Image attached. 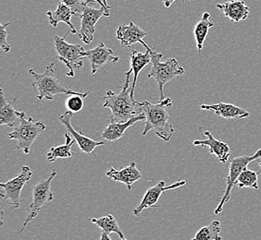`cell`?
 <instances>
[{
	"mask_svg": "<svg viewBox=\"0 0 261 240\" xmlns=\"http://www.w3.org/2000/svg\"><path fill=\"white\" fill-rule=\"evenodd\" d=\"M132 70L125 72V80L121 88V93L115 94L112 91H108L105 96L104 108L111 110V122L123 123L129 120L143 115L144 112L140 106V102L132 97V84H130Z\"/></svg>",
	"mask_w": 261,
	"mask_h": 240,
	"instance_id": "6da1fadb",
	"label": "cell"
},
{
	"mask_svg": "<svg viewBox=\"0 0 261 240\" xmlns=\"http://www.w3.org/2000/svg\"><path fill=\"white\" fill-rule=\"evenodd\" d=\"M140 106L146 115V124L143 135L146 136L151 130H155L158 137L166 142L170 141L174 133V128L169 122L170 114L168 109L172 106V99L166 97L156 105L148 101L140 102Z\"/></svg>",
	"mask_w": 261,
	"mask_h": 240,
	"instance_id": "7a4b0ae2",
	"label": "cell"
},
{
	"mask_svg": "<svg viewBox=\"0 0 261 240\" xmlns=\"http://www.w3.org/2000/svg\"><path fill=\"white\" fill-rule=\"evenodd\" d=\"M141 44L146 47V50L150 52L151 70L148 78H153L156 80L161 93V101L164 100L166 98L163 93L164 85L167 82L173 80L177 76L182 75L186 70L176 58H169L166 61H162V54L155 50L144 41Z\"/></svg>",
	"mask_w": 261,
	"mask_h": 240,
	"instance_id": "3957f363",
	"label": "cell"
},
{
	"mask_svg": "<svg viewBox=\"0 0 261 240\" xmlns=\"http://www.w3.org/2000/svg\"><path fill=\"white\" fill-rule=\"evenodd\" d=\"M31 76L34 78L33 85L35 87L38 95L37 99L39 101H52L56 95H83L84 93L74 92L67 88L61 80L56 77V68L54 63H51L46 67L45 71L42 74L35 72L34 69L29 70Z\"/></svg>",
	"mask_w": 261,
	"mask_h": 240,
	"instance_id": "277c9868",
	"label": "cell"
},
{
	"mask_svg": "<svg viewBox=\"0 0 261 240\" xmlns=\"http://www.w3.org/2000/svg\"><path fill=\"white\" fill-rule=\"evenodd\" d=\"M45 129L46 127L42 121H37L26 115L20 121V125L8 135V139L18 140V146L16 149L22 150L25 155H29L32 145Z\"/></svg>",
	"mask_w": 261,
	"mask_h": 240,
	"instance_id": "5b68a950",
	"label": "cell"
},
{
	"mask_svg": "<svg viewBox=\"0 0 261 240\" xmlns=\"http://www.w3.org/2000/svg\"><path fill=\"white\" fill-rule=\"evenodd\" d=\"M54 46L58 54V59L69 70L67 76L73 78L75 76V70H81L84 66L83 58L85 57L86 49L81 45L67 43L64 37L59 35L54 36Z\"/></svg>",
	"mask_w": 261,
	"mask_h": 240,
	"instance_id": "8992f818",
	"label": "cell"
},
{
	"mask_svg": "<svg viewBox=\"0 0 261 240\" xmlns=\"http://www.w3.org/2000/svg\"><path fill=\"white\" fill-rule=\"evenodd\" d=\"M58 175L57 170H53L52 174L47 179L41 180L39 183L34 186L33 188V201L29 206L28 215L26 217L23 225L21 227L19 235L25 230L27 225L35 219V217L40 213L43 207L54 200V193L51 190V183Z\"/></svg>",
	"mask_w": 261,
	"mask_h": 240,
	"instance_id": "52a82bcc",
	"label": "cell"
},
{
	"mask_svg": "<svg viewBox=\"0 0 261 240\" xmlns=\"http://www.w3.org/2000/svg\"><path fill=\"white\" fill-rule=\"evenodd\" d=\"M260 158L261 149H259L255 155H251V156L243 155V156H239V157H236V158L231 159L230 167H229V175L227 177L226 190L222 196L219 205L217 206V208L215 209V212H214L215 215H220L223 210V206L228 203V201L231 199V190L236 185V182H237L239 175H241L244 171L247 169V165L252 162L258 160Z\"/></svg>",
	"mask_w": 261,
	"mask_h": 240,
	"instance_id": "ba28073f",
	"label": "cell"
},
{
	"mask_svg": "<svg viewBox=\"0 0 261 240\" xmlns=\"http://www.w3.org/2000/svg\"><path fill=\"white\" fill-rule=\"evenodd\" d=\"M33 172L29 166H22L20 173L14 178L0 183L1 187V198L3 200H10L12 210L18 209L20 205V192L26 183L31 179Z\"/></svg>",
	"mask_w": 261,
	"mask_h": 240,
	"instance_id": "9c48e42d",
	"label": "cell"
},
{
	"mask_svg": "<svg viewBox=\"0 0 261 240\" xmlns=\"http://www.w3.org/2000/svg\"><path fill=\"white\" fill-rule=\"evenodd\" d=\"M88 4L86 5L81 14V30L78 34L81 40L86 45H89L94 39V34L96 32V24L100 20L101 17H110V10L100 7L99 9L94 8Z\"/></svg>",
	"mask_w": 261,
	"mask_h": 240,
	"instance_id": "30bf717a",
	"label": "cell"
},
{
	"mask_svg": "<svg viewBox=\"0 0 261 240\" xmlns=\"http://www.w3.org/2000/svg\"><path fill=\"white\" fill-rule=\"evenodd\" d=\"M186 184V180H180L178 182H176L174 184L170 186H166L165 181H160L154 187H151L148 190H146L145 195L143 197V199L140 201L139 205L136 207L133 214L136 216H139V215L149 208H161V206L158 205L159 200L161 198L162 194H164L167 190H176L179 189L182 186Z\"/></svg>",
	"mask_w": 261,
	"mask_h": 240,
	"instance_id": "8fae6325",
	"label": "cell"
},
{
	"mask_svg": "<svg viewBox=\"0 0 261 240\" xmlns=\"http://www.w3.org/2000/svg\"><path fill=\"white\" fill-rule=\"evenodd\" d=\"M72 115H73V113H71L70 111H67L64 114L59 115V120L61 121V124L65 127L68 133H70V135L74 138V140L82 152L86 153L87 155H90L96 147L106 145L108 143L107 141H97V140H92L89 137H86L83 133L78 132L71 125L70 120H71Z\"/></svg>",
	"mask_w": 261,
	"mask_h": 240,
	"instance_id": "7c38bea8",
	"label": "cell"
},
{
	"mask_svg": "<svg viewBox=\"0 0 261 240\" xmlns=\"http://www.w3.org/2000/svg\"><path fill=\"white\" fill-rule=\"evenodd\" d=\"M86 56L90 62L92 74H96V71L104 68L109 63L116 64L119 62L120 57L114 54L111 48H109L104 43H100L96 48L85 52Z\"/></svg>",
	"mask_w": 261,
	"mask_h": 240,
	"instance_id": "4fadbf2b",
	"label": "cell"
},
{
	"mask_svg": "<svg viewBox=\"0 0 261 240\" xmlns=\"http://www.w3.org/2000/svg\"><path fill=\"white\" fill-rule=\"evenodd\" d=\"M199 131L203 135L206 137L205 140H196L193 142L194 146H201V147H208L210 154L216 155L218 160L221 163H226L231 157V148L222 140H217L214 136L212 135L211 131L204 130V129L199 128Z\"/></svg>",
	"mask_w": 261,
	"mask_h": 240,
	"instance_id": "5bb4252c",
	"label": "cell"
},
{
	"mask_svg": "<svg viewBox=\"0 0 261 240\" xmlns=\"http://www.w3.org/2000/svg\"><path fill=\"white\" fill-rule=\"evenodd\" d=\"M16 99L10 103L6 101L3 89L0 88V125H7L10 128H17L20 121L24 118V112H19L14 108Z\"/></svg>",
	"mask_w": 261,
	"mask_h": 240,
	"instance_id": "9a60e30c",
	"label": "cell"
},
{
	"mask_svg": "<svg viewBox=\"0 0 261 240\" xmlns=\"http://www.w3.org/2000/svg\"><path fill=\"white\" fill-rule=\"evenodd\" d=\"M148 35L146 31L141 29L134 22L129 24H121L117 30V39L121 42L122 47H130L136 43H142L143 39Z\"/></svg>",
	"mask_w": 261,
	"mask_h": 240,
	"instance_id": "2e32d148",
	"label": "cell"
},
{
	"mask_svg": "<svg viewBox=\"0 0 261 240\" xmlns=\"http://www.w3.org/2000/svg\"><path fill=\"white\" fill-rule=\"evenodd\" d=\"M106 175L111 179L125 184L129 190L133 189V186L136 182L143 178V175L141 174L140 171L138 170L135 162L130 163L128 166L120 170L111 168L106 173Z\"/></svg>",
	"mask_w": 261,
	"mask_h": 240,
	"instance_id": "e0dca14e",
	"label": "cell"
},
{
	"mask_svg": "<svg viewBox=\"0 0 261 240\" xmlns=\"http://www.w3.org/2000/svg\"><path fill=\"white\" fill-rule=\"evenodd\" d=\"M200 108L202 110L213 111L215 115L225 119H242L250 115L249 112L241 107L225 103H219L216 105H202Z\"/></svg>",
	"mask_w": 261,
	"mask_h": 240,
	"instance_id": "ac0fdd59",
	"label": "cell"
},
{
	"mask_svg": "<svg viewBox=\"0 0 261 240\" xmlns=\"http://www.w3.org/2000/svg\"><path fill=\"white\" fill-rule=\"evenodd\" d=\"M217 8L221 10L223 14L234 22H240L247 20L250 9L242 0H231L223 4H218Z\"/></svg>",
	"mask_w": 261,
	"mask_h": 240,
	"instance_id": "d6986e66",
	"label": "cell"
},
{
	"mask_svg": "<svg viewBox=\"0 0 261 240\" xmlns=\"http://www.w3.org/2000/svg\"><path fill=\"white\" fill-rule=\"evenodd\" d=\"M139 121H146L145 114L136 116L127 122H123V123H112L111 122L105 130H103L102 138L106 140L107 142H113L116 140H120L124 136L126 130Z\"/></svg>",
	"mask_w": 261,
	"mask_h": 240,
	"instance_id": "ffe728a7",
	"label": "cell"
},
{
	"mask_svg": "<svg viewBox=\"0 0 261 240\" xmlns=\"http://www.w3.org/2000/svg\"><path fill=\"white\" fill-rule=\"evenodd\" d=\"M46 16L48 17L51 26L57 27L60 22H64L69 26L71 34H73V35L78 34L75 26L73 25V23L71 22V17L77 16L75 12H73L70 8H68L63 3H61V1H59V3H58L57 10L54 11H47Z\"/></svg>",
	"mask_w": 261,
	"mask_h": 240,
	"instance_id": "44dd1931",
	"label": "cell"
},
{
	"mask_svg": "<svg viewBox=\"0 0 261 240\" xmlns=\"http://www.w3.org/2000/svg\"><path fill=\"white\" fill-rule=\"evenodd\" d=\"M130 70L134 73V80L132 83V97L135 98V90L138 75L146 66L151 64L150 52L146 50V53H140L138 51L133 50L130 53Z\"/></svg>",
	"mask_w": 261,
	"mask_h": 240,
	"instance_id": "7402d4cb",
	"label": "cell"
},
{
	"mask_svg": "<svg viewBox=\"0 0 261 240\" xmlns=\"http://www.w3.org/2000/svg\"><path fill=\"white\" fill-rule=\"evenodd\" d=\"M91 222L95 224L97 227H99L101 231L104 233H107L109 235L111 233H115L119 235L121 240H128L118 224V221L116 220L115 217L112 215H107L99 218H92Z\"/></svg>",
	"mask_w": 261,
	"mask_h": 240,
	"instance_id": "603a6c76",
	"label": "cell"
},
{
	"mask_svg": "<svg viewBox=\"0 0 261 240\" xmlns=\"http://www.w3.org/2000/svg\"><path fill=\"white\" fill-rule=\"evenodd\" d=\"M214 25H215V23L211 20V14L208 12H205L202 16V19L198 21V23L195 27L194 35L196 38L197 50L199 53L203 49L204 43L206 41L208 31L212 27H214Z\"/></svg>",
	"mask_w": 261,
	"mask_h": 240,
	"instance_id": "cb8c5ba5",
	"label": "cell"
},
{
	"mask_svg": "<svg viewBox=\"0 0 261 240\" xmlns=\"http://www.w3.org/2000/svg\"><path fill=\"white\" fill-rule=\"evenodd\" d=\"M70 133H66L65 140L66 142L62 145L55 146V147H51L46 157L47 160L50 163H54L58 159H68L72 157L73 153L71 152V147L74 143V140L71 139Z\"/></svg>",
	"mask_w": 261,
	"mask_h": 240,
	"instance_id": "d4e9b609",
	"label": "cell"
},
{
	"mask_svg": "<svg viewBox=\"0 0 261 240\" xmlns=\"http://www.w3.org/2000/svg\"><path fill=\"white\" fill-rule=\"evenodd\" d=\"M221 232L220 221H213L211 225L204 226L197 231L192 240H221Z\"/></svg>",
	"mask_w": 261,
	"mask_h": 240,
	"instance_id": "484cf974",
	"label": "cell"
},
{
	"mask_svg": "<svg viewBox=\"0 0 261 240\" xmlns=\"http://www.w3.org/2000/svg\"><path fill=\"white\" fill-rule=\"evenodd\" d=\"M236 185L239 187V189L244 188H250L254 190H258V173L255 171L246 169L239 175Z\"/></svg>",
	"mask_w": 261,
	"mask_h": 240,
	"instance_id": "4316f807",
	"label": "cell"
},
{
	"mask_svg": "<svg viewBox=\"0 0 261 240\" xmlns=\"http://www.w3.org/2000/svg\"><path fill=\"white\" fill-rule=\"evenodd\" d=\"M89 94V92H85L83 95H68L65 102L66 107L71 113H79L84 108V99H86Z\"/></svg>",
	"mask_w": 261,
	"mask_h": 240,
	"instance_id": "83f0119b",
	"label": "cell"
},
{
	"mask_svg": "<svg viewBox=\"0 0 261 240\" xmlns=\"http://www.w3.org/2000/svg\"><path fill=\"white\" fill-rule=\"evenodd\" d=\"M61 3L70 8L73 12H75L76 15L80 17L84 8L88 4H97L94 0H60Z\"/></svg>",
	"mask_w": 261,
	"mask_h": 240,
	"instance_id": "f1b7e54d",
	"label": "cell"
},
{
	"mask_svg": "<svg viewBox=\"0 0 261 240\" xmlns=\"http://www.w3.org/2000/svg\"><path fill=\"white\" fill-rule=\"evenodd\" d=\"M10 25V22L6 23V24H1L0 25V47L5 53H9L11 46L7 41V36H8V32H7V28Z\"/></svg>",
	"mask_w": 261,
	"mask_h": 240,
	"instance_id": "f546056e",
	"label": "cell"
},
{
	"mask_svg": "<svg viewBox=\"0 0 261 240\" xmlns=\"http://www.w3.org/2000/svg\"><path fill=\"white\" fill-rule=\"evenodd\" d=\"M162 1H163V3H164L166 8H170V7L173 4V2L176 1V0H162ZM180 1L184 2V1H186V0H180Z\"/></svg>",
	"mask_w": 261,
	"mask_h": 240,
	"instance_id": "4dcf8cb0",
	"label": "cell"
},
{
	"mask_svg": "<svg viewBox=\"0 0 261 240\" xmlns=\"http://www.w3.org/2000/svg\"><path fill=\"white\" fill-rule=\"evenodd\" d=\"M100 240H111V238L110 237V235H109V234L102 232L100 235Z\"/></svg>",
	"mask_w": 261,
	"mask_h": 240,
	"instance_id": "1f68e13d",
	"label": "cell"
},
{
	"mask_svg": "<svg viewBox=\"0 0 261 240\" xmlns=\"http://www.w3.org/2000/svg\"><path fill=\"white\" fill-rule=\"evenodd\" d=\"M94 1H96V3L98 4V5L100 6V7H103V8H106V6L104 5V3L101 1V0H94ZM109 10V9H108Z\"/></svg>",
	"mask_w": 261,
	"mask_h": 240,
	"instance_id": "d6a6232c",
	"label": "cell"
},
{
	"mask_svg": "<svg viewBox=\"0 0 261 240\" xmlns=\"http://www.w3.org/2000/svg\"><path fill=\"white\" fill-rule=\"evenodd\" d=\"M103 3H104V5L106 6V8L107 9H109V10H111V6H109V4H108V2H107V0H101Z\"/></svg>",
	"mask_w": 261,
	"mask_h": 240,
	"instance_id": "836d02e7",
	"label": "cell"
},
{
	"mask_svg": "<svg viewBox=\"0 0 261 240\" xmlns=\"http://www.w3.org/2000/svg\"><path fill=\"white\" fill-rule=\"evenodd\" d=\"M258 164H259V165L261 166V161H259V163H258Z\"/></svg>",
	"mask_w": 261,
	"mask_h": 240,
	"instance_id": "e575fe53",
	"label": "cell"
}]
</instances>
